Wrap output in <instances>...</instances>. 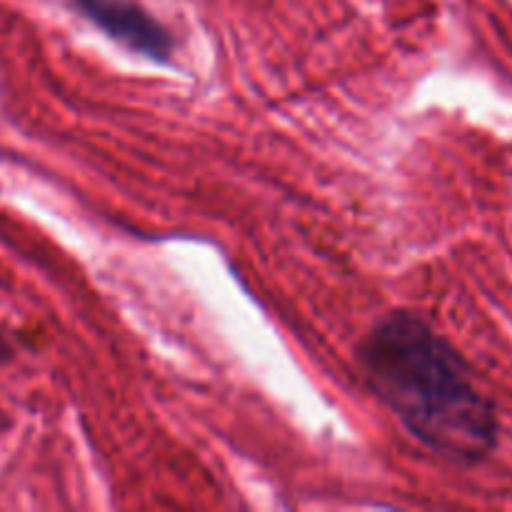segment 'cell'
I'll list each match as a JSON object with an SVG mask.
<instances>
[{
  "instance_id": "6da1fadb",
  "label": "cell",
  "mask_w": 512,
  "mask_h": 512,
  "mask_svg": "<svg viewBox=\"0 0 512 512\" xmlns=\"http://www.w3.org/2000/svg\"><path fill=\"white\" fill-rule=\"evenodd\" d=\"M373 393L423 448L453 465H478L498 445L495 403L463 355L413 310H390L358 345Z\"/></svg>"
},
{
  "instance_id": "7a4b0ae2",
  "label": "cell",
  "mask_w": 512,
  "mask_h": 512,
  "mask_svg": "<svg viewBox=\"0 0 512 512\" xmlns=\"http://www.w3.org/2000/svg\"><path fill=\"white\" fill-rule=\"evenodd\" d=\"M73 8L130 53L155 63L173 60L175 38L170 30L133 0H73Z\"/></svg>"
}]
</instances>
